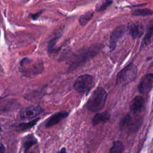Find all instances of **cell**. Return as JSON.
<instances>
[{"mask_svg": "<svg viewBox=\"0 0 153 153\" xmlns=\"http://www.w3.org/2000/svg\"><path fill=\"white\" fill-rule=\"evenodd\" d=\"M107 93L102 87H97L88 99L86 106L91 112H97L102 110L106 103Z\"/></svg>", "mask_w": 153, "mask_h": 153, "instance_id": "cell-1", "label": "cell"}, {"mask_svg": "<svg viewBox=\"0 0 153 153\" xmlns=\"http://www.w3.org/2000/svg\"><path fill=\"white\" fill-rule=\"evenodd\" d=\"M20 72L27 77L38 75L41 74L44 70L43 62L41 60L25 58L20 62Z\"/></svg>", "mask_w": 153, "mask_h": 153, "instance_id": "cell-2", "label": "cell"}, {"mask_svg": "<svg viewBox=\"0 0 153 153\" xmlns=\"http://www.w3.org/2000/svg\"><path fill=\"white\" fill-rule=\"evenodd\" d=\"M137 69L132 64H128L121 70L117 76L116 84L118 86H124L133 81L137 75Z\"/></svg>", "mask_w": 153, "mask_h": 153, "instance_id": "cell-3", "label": "cell"}, {"mask_svg": "<svg viewBox=\"0 0 153 153\" xmlns=\"http://www.w3.org/2000/svg\"><path fill=\"white\" fill-rule=\"evenodd\" d=\"M102 48V44H94L90 48L82 51V53L76 56L73 63L71 64V68L75 69L78 66L81 65L82 63L88 60L90 58L94 57L96 54L99 53Z\"/></svg>", "mask_w": 153, "mask_h": 153, "instance_id": "cell-4", "label": "cell"}, {"mask_svg": "<svg viewBox=\"0 0 153 153\" xmlns=\"http://www.w3.org/2000/svg\"><path fill=\"white\" fill-rule=\"evenodd\" d=\"M94 85V78L88 74L79 76L75 81L74 88L80 94L88 93Z\"/></svg>", "mask_w": 153, "mask_h": 153, "instance_id": "cell-5", "label": "cell"}, {"mask_svg": "<svg viewBox=\"0 0 153 153\" xmlns=\"http://www.w3.org/2000/svg\"><path fill=\"white\" fill-rule=\"evenodd\" d=\"M40 106H32L23 109L20 112V118L23 120H30L35 118L43 112Z\"/></svg>", "mask_w": 153, "mask_h": 153, "instance_id": "cell-6", "label": "cell"}, {"mask_svg": "<svg viewBox=\"0 0 153 153\" xmlns=\"http://www.w3.org/2000/svg\"><path fill=\"white\" fill-rule=\"evenodd\" d=\"M152 85L153 75L152 73L148 74L142 78L138 85V90L140 94H147L152 90Z\"/></svg>", "mask_w": 153, "mask_h": 153, "instance_id": "cell-7", "label": "cell"}, {"mask_svg": "<svg viewBox=\"0 0 153 153\" xmlns=\"http://www.w3.org/2000/svg\"><path fill=\"white\" fill-rule=\"evenodd\" d=\"M139 119L134 118L130 114H127L120 121V126L121 128L127 129L128 130L137 129L139 126Z\"/></svg>", "mask_w": 153, "mask_h": 153, "instance_id": "cell-8", "label": "cell"}, {"mask_svg": "<svg viewBox=\"0 0 153 153\" xmlns=\"http://www.w3.org/2000/svg\"><path fill=\"white\" fill-rule=\"evenodd\" d=\"M126 32V27L124 26H120L116 27L110 36L109 41V49L110 51H113L116 46L117 42L119 39H120Z\"/></svg>", "mask_w": 153, "mask_h": 153, "instance_id": "cell-9", "label": "cell"}, {"mask_svg": "<svg viewBox=\"0 0 153 153\" xmlns=\"http://www.w3.org/2000/svg\"><path fill=\"white\" fill-rule=\"evenodd\" d=\"M145 105V101L140 96H136L130 105V111L133 115H138L143 111Z\"/></svg>", "mask_w": 153, "mask_h": 153, "instance_id": "cell-10", "label": "cell"}, {"mask_svg": "<svg viewBox=\"0 0 153 153\" xmlns=\"http://www.w3.org/2000/svg\"><path fill=\"white\" fill-rule=\"evenodd\" d=\"M69 115V113L66 111H61L56 112L50 116L45 122V126L47 128L51 127L60 123L62 120L66 118Z\"/></svg>", "mask_w": 153, "mask_h": 153, "instance_id": "cell-11", "label": "cell"}, {"mask_svg": "<svg viewBox=\"0 0 153 153\" xmlns=\"http://www.w3.org/2000/svg\"><path fill=\"white\" fill-rule=\"evenodd\" d=\"M130 33L133 39L139 38L144 32V27L140 22L131 23L129 25Z\"/></svg>", "mask_w": 153, "mask_h": 153, "instance_id": "cell-12", "label": "cell"}, {"mask_svg": "<svg viewBox=\"0 0 153 153\" xmlns=\"http://www.w3.org/2000/svg\"><path fill=\"white\" fill-rule=\"evenodd\" d=\"M111 114L107 111H103L102 112H98L93 117L92 120V124L94 126L105 123L109 121L111 118Z\"/></svg>", "mask_w": 153, "mask_h": 153, "instance_id": "cell-13", "label": "cell"}, {"mask_svg": "<svg viewBox=\"0 0 153 153\" xmlns=\"http://www.w3.org/2000/svg\"><path fill=\"white\" fill-rule=\"evenodd\" d=\"M152 28H153V23H152V20H151L149 25H148L145 36L142 42V46H146L149 44H150V42H151V38H152V32H153Z\"/></svg>", "mask_w": 153, "mask_h": 153, "instance_id": "cell-14", "label": "cell"}, {"mask_svg": "<svg viewBox=\"0 0 153 153\" xmlns=\"http://www.w3.org/2000/svg\"><path fill=\"white\" fill-rule=\"evenodd\" d=\"M39 119H40V118H36L29 122L20 123L17 126V128L20 131L27 130L31 128L32 127H33V126H35L37 122L39 120Z\"/></svg>", "mask_w": 153, "mask_h": 153, "instance_id": "cell-15", "label": "cell"}, {"mask_svg": "<svg viewBox=\"0 0 153 153\" xmlns=\"http://www.w3.org/2000/svg\"><path fill=\"white\" fill-rule=\"evenodd\" d=\"M94 14L93 11H88L84 13L83 15L81 16L79 18V23L81 26H84L90 22V20L92 19Z\"/></svg>", "mask_w": 153, "mask_h": 153, "instance_id": "cell-16", "label": "cell"}, {"mask_svg": "<svg viewBox=\"0 0 153 153\" xmlns=\"http://www.w3.org/2000/svg\"><path fill=\"white\" fill-rule=\"evenodd\" d=\"M124 150L123 143L120 140H115L109 149V153H123Z\"/></svg>", "mask_w": 153, "mask_h": 153, "instance_id": "cell-17", "label": "cell"}, {"mask_svg": "<svg viewBox=\"0 0 153 153\" xmlns=\"http://www.w3.org/2000/svg\"><path fill=\"white\" fill-rule=\"evenodd\" d=\"M112 3V0H100L95 6L97 12H101L106 10Z\"/></svg>", "mask_w": 153, "mask_h": 153, "instance_id": "cell-18", "label": "cell"}, {"mask_svg": "<svg viewBox=\"0 0 153 153\" xmlns=\"http://www.w3.org/2000/svg\"><path fill=\"white\" fill-rule=\"evenodd\" d=\"M38 143V140L32 136H29V138L26 139V140L23 142V146L25 149V153H27L29 149L33 146V145H36Z\"/></svg>", "mask_w": 153, "mask_h": 153, "instance_id": "cell-19", "label": "cell"}, {"mask_svg": "<svg viewBox=\"0 0 153 153\" xmlns=\"http://www.w3.org/2000/svg\"><path fill=\"white\" fill-rule=\"evenodd\" d=\"M131 14L134 16H147L152 14V11L149 8L136 9L131 11Z\"/></svg>", "mask_w": 153, "mask_h": 153, "instance_id": "cell-20", "label": "cell"}, {"mask_svg": "<svg viewBox=\"0 0 153 153\" xmlns=\"http://www.w3.org/2000/svg\"><path fill=\"white\" fill-rule=\"evenodd\" d=\"M42 13V11H39V12H38V13H35V14H32V19H33V20H36V19H37L38 17H39V16H40V14Z\"/></svg>", "mask_w": 153, "mask_h": 153, "instance_id": "cell-21", "label": "cell"}, {"mask_svg": "<svg viewBox=\"0 0 153 153\" xmlns=\"http://www.w3.org/2000/svg\"><path fill=\"white\" fill-rule=\"evenodd\" d=\"M0 153H5V147L2 144L0 143Z\"/></svg>", "mask_w": 153, "mask_h": 153, "instance_id": "cell-22", "label": "cell"}, {"mask_svg": "<svg viewBox=\"0 0 153 153\" xmlns=\"http://www.w3.org/2000/svg\"><path fill=\"white\" fill-rule=\"evenodd\" d=\"M60 153H67L66 151V148L65 147L62 148L60 151Z\"/></svg>", "mask_w": 153, "mask_h": 153, "instance_id": "cell-23", "label": "cell"}, {"mask_svg": "<svg viewBox=\"0 0 153 153\" xmlns=\"http://www.w3.org/2000/svg\"><path fill=\"white\" fill-rule=\"evenodd\" d=\"M0 130H1V127H0Z\"/></svg>", "mask_w": 153, "mask_h": 153, "instance_id": "cell-24", "label": "cell"}]
</instances>
